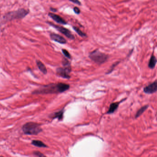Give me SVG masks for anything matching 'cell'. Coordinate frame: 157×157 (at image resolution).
<instances>
[{"label": "cell", "mask_w": 157, "mask_h": 157, "mask_svg": "<svg viewBox=\"0 0 157 157\" xmlns=\"http://www.w3.org/2000/svg\"><path fill=\"white\" fill-rule=\"evenodd\" d=\"M70 86L66 83H50L41 86L38 89L33 91V94H49L62 93L69 90Z\"/></svg>", "instance_id": "obj_1"}, {"label": "cell", "mask_w": 157, "mask_h": 157, "mask_svg": "<svg viewBox=\"0 0 157 157\" xmlns=\"http://www.w3.org/2000/svg\"><path fill=\"white\" fill-rule=\"evenodd\" d=\"M50 10L51 11H52V12H57V10L56 9H54V8H50Z\"/></svg>", "instance_id": "obj_23"}, {"label": "cell", "mask_w": 157, "mask_h": 157, "mask_svg": "<svg viewBox=\"0 0 157 157\" xmlns=\"http://www.w3.org/2000/svg\"><path fill=\"white\" fill-rule=\"evenodd\" d=\"M89 57L93 62L100 65L107 62L109 56L108 55L101 52L97 49L90 53Z\"/></svg>", "instance_id": "obj_3"}, {"label": "cell", "mask_w": 157, "mask_h": 157, "mask_svg": "<svg viewBox=\"0 0 157 157\" xmlns=\"http://www.w3.org/2000/svg\"><path fill=\"white\" fill-rule=\"evenodd\" d=\"M23 131L26 135H36L43 131L38 124L34 122L26 123L22 127Z\"/></svg>", "instance_id": "obj_4"}, {"label": "cell", "mask_w": 157, "mask_h": 157, "mask_svg": "<svg viewBox=\"0 0 157 157\" xmlns=\"http://www.w3.org/2000/svg\"><path fill=\"white\" fill-rule=\"evenodd\" d=\"M32 144L36 146H38L39 148H46L47 147V145L45 144L43 142L39 140H33L32 141Z\"/></svg>", "instance_id": "obj_14"}, {"label": "cell", "mask_w": 157, "mask_h": 157, "mask_svg": "<svg viewBox=\"0 0 157 157\" xmlns=\"http://www.w3.org/2000/svg\"><path fill=\"white\" fill-rule=\"evenodd\" d=\"M48 16L57 23L63 25L67 24V22L64 18H62L59 15H57V14L53 13H48Z\"/></svg>", "instance_id": "obj_9"}, {"label": "cell", "mask_w": 157, "mask_h": 157, "mask_svg": "<svg viewBox=\"0 0 157 157\" xmlns=\"http://www.w3.org/2000/svg\"><path fill=\"white\" fill-rule=\"evenodd\" d=\"M156 64H157V59H156V57L153 54L149 61L148 65V67L151 69H153L155 68Z\"/></svg>", "instance_id": "obj_12"}, {"label": "cell", "mask_w": 157, "mask_h": 157, "mask_svg": "<svg viewBox=\"0 0 157 157\" xmlns=\"http://www.w3.org/2000/svg\"><path fill=\"white\" fill-rule=\"evenodd\" d=\"M50 38L53 41L59 43L60 44H65L67 43L66 39L63 36L56 33H52L50 34Z\"/></svg>", "instance_id": "obj_8"}, {"label": "cell", "mask_w": 157, "mask_h": 157, "mask_svg": "<svg viewBox=\"0 0 157 157\" xmlns=\"http://www.w3.org/2000/svg\"><path fill=\"white\" fill-rule=\"evenodd\" d=\"M72 28L74 30V31H76L77 33V34L80 36H81L82 38H86L87 36L86 34L82 31L81 30H80L77 27L73 26Z\"/></svg>", "instance_id": "obj_16"}, {"label": "cell", "mask_w": 157, "mask_h": 157, "mask_svg": "<svg viewBox=\"0 0 157 157\" xmlns=\"http://www.w3.org/2000/svg\"><path fill=\"white\" fill-rule=\"evenodd\" d=\"M0 157H2V156H0Z\"/></svg>", "instance_id": "obj_24"}, {"label": "cell", "mask_w": 157, "mask_h": 157, "mask_svg": "<svg viewBox=\"0 0 157 157\" xmlns=\"http://www.w3.org/2000/svg\"><path fill=\"white\" fill-rule=\"evenodd\" d=\"M73 11H74V13L77 14H79L81 13V11L79 8L77 7V6H75L73 8Z\"/></svg>", "instance_id": "obj_20"}, {"label": "cell", "mask_w": 157, "mask_h": 157, "mask_svg": "<svg viewBox=\"0 0 157 157\" xmlns=\"http://www.w3.org/2000/svg\"><path fill=\"white\" fill-rule=\"evenodd\" d=\"M29 13V10L24 9H20L18 10L10 12L3 16V19L5 22L13 21V19H22L24 18Z\"/></svg>", "instance_id": "obj_2"}, {"label": "cell", "mask_w": 157, "mask_h": 157, "mask_svg": "<svg viewBox=\"0 0 157 157\" xmlns=\"http://www.w3.org/2000/svg\"><path fill=\"white\" fill-rule=\"evenodd\" d=\"M34 154H36V156H38V157H46L44 154H43L42 153H40V152H38V151H36L35 152Z\"/></svg>", "instance_id": "obj_21"}, {"label": "cell", "mask_w": 157, "mask_h": 157, "mask_svg": "<svg viewBox=\"0 0 157 157\" xmlns=\"http://www.w3.org/2000/svg\"><path fill=\"white\" fill-rule=\"evenodd\" d=\"M48 24L50 26H52L54 28H55L57 31L60 32V33L64 35L66 37L72 40H73L75 39V36L73 35L72 34L71 31L67 28H65L64 27L61 26H58V25H56L55 24H53L51 22H48Z\"/></svg>", "instance_id": "obj_5"}, {"label": "cell", "mask_w": 157, "mask_h": 157, "mask_svg": "<svg viewBox=\"0 0 157 157\" xmlns=\"http://www.w3.org/2000/svg\"><path fill=\"white\" fill-rule=\"evenodd\" d=\"M148 105H145V106L141 107V108H140L138 111L137 112L136 115H135V118L136 119V118L139 117L142 114L143 112L145 111L146 109H148Z\"/></svg>", "instance_id": "obj_15"}, {"label": "cell", "mask_w": 157, "mask_h": 157, "mask_svg": "<svg viewBox=\"0 0 157 157\" xmlns=\"http://www.w3.org/2000/svg\"><path fill=\"white\" fill-rule=\"evenodd\" d=\"M72 72V67H63L57 68L56 74L58 76L65 79H70L71 76L70 75Z\"/></svg>", "instance_id": "obj_6"}, {"label": "cell", "mask_w": 157, "mask_h": 157, "mask_svg": "<svg viewBox=\"0 0 157 157\" xmlns=\"http://www.w3.org/2000/svg\"><path fill=\"white\" fill-rule=\"evenodd\" d=\"M125 99H123L122 101H120V102L112 103L110 104L109 110H108V111L107 112V114H112V113H114L118 109L120 103L123 102V101H125Z\"/></svg>", "instance_id": "obj_10"}, {"label": "cell", "mask_w": 157, "mask_h": 157, "mask_svg": "<svg viewBox=\"0 0 157 157\" xmlns=\"http://www.w3.org/2000/svg\"><path fill=\"white\" fill-rule=\"evenodd\" d=\"M36 65H38L39 69L44 74H46L47 73V69L46 68V66L43 64L39 60H37L36 61Z\"/></svg>", "instance_id": "obj_13"}, {"label": "cell", "mask_w": 157, "mask_h": 157, "mask_svg": "<svg viewBox=\"0 0 157 157\" xmlns=\"http://www.w3.org/2000/svg\"><path fill=\"white\" fill-rule=\"evenodd\" d=\"M62 53L63 55H64L68 59H72V56L70 53H69L68 51L67 50L65 49H62Z\"/></svg>", "instance_id": "obj_19"}, {"label": "cell", "mask_w": 157, "mask_h": 157, "mask_svg": "<svg viewBox=\"0 0 157 157\" xmlns=\"http://www.w3.org/2000/svg\"><path fill=\"white\" fill-rule=\"evenodd\" d=\"M119 63L120 61H117V62H115V63H113V64L112 65V66L110 67V68L109 69V70L106 73V75H108V74H110V73H111L113 72L115 68L119 64Z\"/></svg>", "instance_id": "obj_17"}, {"label": "cell", "mask_w": 157, "mask_h": 157, "mask_svg": "<svg viewBox=\"0 0 157 157\" xmlns=\"http://www.w3.org/2000/svg\"><path fill=\"white\" fill-rule=\"evenodd\" d=\"M69 1L75 3L76 4L78 5L79 6H81L82 5L81 2L78 1V0H70Z\"/></svg>", "instance_id": "obj_22"}, {"label": "cell", "mask_w": 157, "mask_h": 157, "mask_svg": "<svg viewBox=\"0 0 157 157\" xmlns=\"http://www.w3.org/2000/svg\"><path fill=\"white\" fill-rule=\"evenodd\" d=\"M64 112V110H60L58 112H56L53 114H52L50 117L53 119H58L59 120H62L64 117L63 116Z\"/></svg>", "instance_id": "obj_11"}, {"label": "cell", "mask_w": 157, "mask_h": 157, "mask_svg": "<svg viewBox=\"0 0 157 157\" xmlns=\"http://www.w3.org/2000/svg\"><path fill=\"white\" fill-rule=\"evenodd\" d=\"M157 90V83L156 80L154 82L150 83L148 85L146 86L143 89V91L146 94H152L156 93Z\"/></svg>", "instance_id": "obj_7"}, {"label": "cell", "mask_w": 157, "mask_h": 157, "mask_svg": "<svg viewBox=\"0 0 157 157\" xmlns=\"http://www.w3.org/2000/svg\"><path fill=\"white\" fill-rule=\"evenodd\" d=\"M62 64L63 67H68L71 66V63L68 61L67 59L66 58H63L62 60Z\"/></svg>", "instance_id": "obj_18"}]
</instances>
